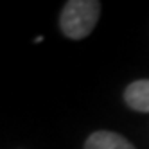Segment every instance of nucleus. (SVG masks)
<instances>
[{
    "instance_id": "obj_3",
    "label": "nucleus",
    "mask_w": 149,
    "mask_h": 149,
    "mask_svg": "<svg viewBox=\"0 0 149 149\" xmlns=\"http://www.w3.org/2000/svg\"><path fill=\"white\" fill-rule=\"evenodd\" d=\"M124 99L131 110L149 113V79H138L127 84Z\"/></svg>"
},
{
    "instance_id": "obj_4",
    "label": "nucleus",
    "mask_w": 149,
    "mask_h": 149,
    "mask_svg": "<svg viewBox=\"0 0 149 149\" xmlns=\"http://www.w3.org/2000/svg\"><path fill=\"white\" fill-rule=\"evenodd\" d=\"M34 41H36V43H40V41H43V36H36V40H34Z\"/></svg>"
},
{
    "instance_id": "obj_1",
    "label": "nucleus",
    "mask_w": 149,
    "mask_h": 149,
    "mask_svg": "<svg viewBox=\"0 0 149 149\" xmlns=\"http://www.w3.org/2000/svg\"><path fill=\"white\" fill-rule=\"evenodd\" d=\"M101 2L97 0H68L59 16V27L70 40L86 38L99 22Z\"/></svg>"
},
{
    "instance_id": "obj_2",
    "label": "nucleus",
    "mask_w": 149,
    "mask_h": 149,
    "mask_svg": "<svg viewBox=\"0 0 149 149\" xmlns=\"http://www.w3.org/2000/svg\"><path fill=\"white\" fill-rule=\"evenodd\" d=\"M84 149H135V146L119 133L95 131L84 142Z\"/></svg>"
}]
</instances>
